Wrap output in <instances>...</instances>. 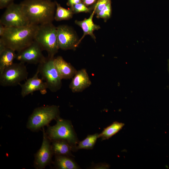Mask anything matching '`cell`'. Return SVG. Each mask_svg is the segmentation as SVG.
Segmentation results:
<instances>
[{
  "instance_id": "cell-1",
  "label": "cell",
  "mask_w": 169,
  "mask_h": 169,
  "mask_svg": "<svg viewBox=\"0 0 169 169\" xmlns=\"http://www.w3.org/2000/svg\"><path fill=\"white\" fill-rule=\"evenodd\" d=\"M30 24L40 25L52 23L56 10L55 2L50 0H24L20 3Z\"/></svg>"
},
{
  "instance_id": "cell-2",
  "label": "cell",
  "mask_w": 169,
  "mask_h": 169,
  "mask_svg": "<svg viewBox=\"0 0 169 169\" xmlns=\"http://www.w3.org/2000/svg\"><path fill=\"white\" fill-rule=\"evenodd\" d=\"M38 25L30 24L20 27H6L1 39L7 47L17 52L31 44L34 40Z\"/></svg>"
},
{
  "instance_id": "cell-3",
  "label": "cell",
  "mask_w": 169,
  "mask_h": 169,
  "mask_svg": "<svg viewBox=\"0 0 169 169\" xmlns=\"http://www.w3.org/2000/svg\"><path fill=\"white\" fill-rule=\"evenodd\" d=\"M48 57L54 58L59 49L57 38V27L52 23L38 25L34 38Z\"/></svg>"
},
{
  "instance_id": "cell-4",
  "label": "cell",
  "mask_w": 169,
  "mask_h": 169,
  "mask_svg": "<svg viewBox=\"0 0 169 169\" xmlns=\"http://www.w3.org/2000/svg\"><path fill=\"white\" fill-rule=\"evenodd\" d=\"M59 107L56 105H47L36 108L29 116L27 124V128L36 132L48 126L53 120L59 116Z\"/></svg>"
},
{
  "instance_id": "cell-5",
  "label": "cell",
  "mask_w": 169,
  "mask_h": 169,
  "mask_svg": "<svg viewBox=\"0 0 169 169\" xmlns=\"http://www.w3.org/2000/svg\"><path fill=\"white\" fill-rule=\"evenodd\" d=\"M46 133L51 141L64 140L69 142L76 150L78 141L71 122L59 116L56 119V124L52 126H48Z\"/></svg>"
},
{
  "instance_id": "cell-6",
  "label": "cell",
  "mask_w": 169,
  "mask_h": 169,
  "mask_svg": "<svg viewBox=\"0 0 169 169\" xmlns=\"http://www.w3.org/2000/svg\"><path fill=\"white\" fill-rule=\"evenodd\" d=\"M54 58L47 57L44 61L38 64L37 69L42 79L46 83L48 89L53 92L59 90L62 85V79L54 64Z\"/></svg>"
},
{
  "instance_id": "cell-7",
  "label": "cell",
  "mask_w": 169,
  "mask_h": 169,
  "mask_svg": "<svg viewBox=\"0 0 169 169\" xmlns=\"http://www.w3.org/2000/svg\"><path fill=\"white\" fill-rule=\"evenodd\" d=\"M24 64L20 62L13 63L6 68L0 74V85L3 87L15 86L27 79L28 72Z\"/></svg>"
},
{
  "instance_id": "cell-8",
  "label": "cell",
  "mask_w": 169,
  "mask_h": 169,
  "mask_svg": "<svg viewBox=\"0 0 169 169\" xmlns=\"http://www.w3.org/2000/svg\"><path fill=\"white\" fill-rule=\"evenodd\" d=\"M6 8L0 18V23L6 27H23L30 24L19 3L13 2Z\"/></svg>"
},
{
  "instance_id": "cell-9",
  "label": "cell",
  "mask_w": 169,
  "mask_h": 169,
  "mask_svg": "<svg viewBox=\"0 0 169 169\" xmlns=\"http://www.w3.org/2000/svg\"><path fill=\"white\" fill-rule=\"evenodd\" d=\"M43 140L39 149L34 155V166L36 169H42L50 164L54 155L51 144V141L48 137L44 127L43 128Z\"/></svg>"
},
{
  "instance_id": "cell-10",
  "label": "cell",
  "mask_w": 169,
  "mask_h": 169,
  "mask_svg": "<svg viewBox=\"0 0 169 169\" xmlns=\"http://www.w3.org/2000/svg\"><path fill=\"white\" fill-rule=\"evenodd\" d=\"M57 30L59 49L63 50L75 49L79 45V39L74 30L66 25L58 26Z\"/></svg>"
},
{
  "instance_id": "cell-11",
  "label": "cell",
  "mask_w": 169,
  "mask_h": 169,
  "mask_svg": "<svg viewBox=\"0 0 169 169\" xmlns=\"http://www.w3.org/2000/svg\"><path fill=\"white\" fill-rule=\"evenodd\" d=\"M43 50L35 41L28 46L16 54V59L20 62L34 64H39L46 58Z\"/></svg>"
},
{
  "instance_id": "cell-12",
  "label": "cell",
  "mask_w": 169,
  "mask_h": 169,
  "mask_svg": "<svg viewBox=\"0 0 169 169\" xmlns=\"http://www.w3.org/2000/svg\"><path fill=\"white\" fill-rule=\"evenodd\" d=\"M39 73L37 70L33 77L27 79L25 83L20 84L21 88V95L24 98L33 92L39 91L42 94L47 92V84L42 79L38 77Z\"/></svg>"
},
{
  "instance_id": "cell-13",
  "label": "cell",
  "mask_w": 169,
  "mask_h": 169,
  "mask_svg": "<svg viewBox=\"0 0 169 169\" xmlns=\"http://www.w3.org/2000/svg\"><path fill=\"white\" fill-rule=\"evenodd\" d=\"M91 84L86 69H82L77 71L72 78L69 88L73 92H79L89 87Z\"/></svg>"
},
{
  "instance_id": "cell-14",
  "label": "cell",
  "mask_w": 169,
  "mask_h": 169,
  "mask_svg": "<svg viewBox=\"0 0 169 169\" xmlns=\"http://www.w3.org/2000/svg\"><path fill=\"white\" fill-rule=\"evenodd\" d=\"M54 63L62 79L72 78L77 71L74 66L65 61L61 56L54 58Z\"/></svg>"
},
{
  "instance_id": "cell-15",
  "label": "cell",
  "mask_w": 169,
  "mask_h": 169,
  "mask_svg": "<svg viewBox=\"0 0 169 169\" xmlns=\"http://www.w3.org/2000/svg\"><path fill=\"white\" fill-rule=\"evenodd\" d=\"M95 14V11L93 10L89 18H84L82 21L75 20V23L80 27L83 32L82 36L79 40V45L86 35H90L91 37L95 41L96 37L94 34V31L100 29V27L99 25L95 24L93 22V18Z\"/></svg>"
},
{
  "instance_id": "cell-16",
  "label": "cell",
  "mask_w": 169,
  "mask_h": 169,
  "mask_svg": "<svg viewBox=\"0 0 169 169\" xmlns=\"http://www.w3.org/2000/svg\"><path fill=\"white\" fill-rule=\"evenodd\" d=\"M51 148L54 155L73 156L72 151H74L71 145L66 141L58 140L51 141Z\"/></svg>"
},
{
  "instance_id": "cell-17",
  "label": "cell",
  "mask_w": 169,
  "mask_h": 169,
  "mask_svg": "<svg viewBox=\"0 0 169 169\" xmlns=\"http://www.w3.org/2000/svg\"><path fill=\"white\" fill-rule=\"evenodd\" d=\"M54 164L58 169H77L79 167L70 156L55 155Z\"/></svg>"
},
{
  "instance_id": "cell-18",
  "label": "cell",
  "mask_w": 169,
  "mask_h": 169,
  "mask_svg": "<svg viewBox=\"0 0 169 169\" xmlns=\"http://www.w3.org/2000/svg\"><path fill=\"white\" fill-rule=\"evenodd\" d=\"M15 52L12 49L6 47L0 53V74L6 68L13 63V61L16 56Z\"/></svg>"
},
{
  "instance_id": "cell-19",
  "label": "cell",
  "mask_w": 169,
  "mask_h": 169,
  "mask_svg": "<svg viewBox=\"0 0 169 169\" xmlns=\"http://www.w3.org/2000/svg\"><path fill=\"white\" fill-rule=\"evenodd\" d=\"M124 125L123 123L115 121L104 129L99 134V138L102 140L108 139L120 131Z\"/></svg>"
},
{
  "instance_id": "cell-20",
  "label": "cell",
  "mask_w": 169,
  "mask_h": 169,
  "mask_svg": "<svg viewBox=\"0 0 169 169\" xmlns=\"http://www.w3.org/2000/svg\"><path fill=\"white\" fill-rule=\"evenodd\" d=\"M56 7L54 16V20L57 21L69 20L71 19L74 14L71 8L67 9L61 6L55 1Z\"/></svg>"
},
{
  "instance_id": "cell-21",
  "label": "cell",
  "mask_w": 169,
  "mask_h": 169,
  "mask_svg": "<svg viewBox=\"0 0 169 169\" xmlns=\"http://www.w3.org/2000/svg\"><path fill=\"white\" fill-rule=\"evenodd\" d=\"M99 136V134L98 133L88 135L84 139L78 143L76 147V150L80 149H92Z\"/></svg>"
},
{
  "instance_id": "cell-22",
  "label": "cell",
  "mask_w": 169,
  "mask_h": 169,
  "mask_svg": "<svg viewBox=\"0 0 169 169\" xmlns=\"http://www.w3.org/2000/svg\"><path fill=\"white\" fill-rule=\"evenodd\" d=\"M112 9L111 2L108 4L102 10L96 14L98 18L103 19L105 22L109 19L111 16Z\"/></svg>"
},
{
  "instance_id": "cell-23",
  "label": "cell",
  "mask_w": 169,
  "mask_h": 169,
  "mask_svg": "<svg viewBox=\"0 0 169 169\" xmlns=\"http://www.w3.org/2000/svg\"><path fill=\"white\" fill-rule=\"evenodd\" d=\"M70 8L72 10L74 14L80 13H91L92 10L91 8L87 7L82 2L73 5Z\"/></svg>"
},
{
  "instance_id": "cell-24",
  "label": "cell",
  "mask_w": 169,
  "mask_h": 169,
  "mask_svg": "<svg viewBox=\"0 0 169 169\" xmlns=\"http://www.w3.org/2000/svg\"><path fill=\"white\" fill-rule=\"evenodd\" d=\"M110 2L111 0H98L92 8L93 11H94L95 14H96Z\"/></svg>"
},
{
  "instance_id": "cell-25",
  "label": "cell",
  "mask_w": 169,
  "mask_h": 169,
  "mask_svg": "<svg viewBox=\"0 0 169 169\" xmlns=\"http://www.w3.org/2000/svg\"><path fill=\"white\" fill-rule=\"evenodd\" d=\"M14 0H0V9L6 8L8 6L13 3Z\"/></svg>"
},
{
  "instance_id": "cell-26",
  "label": "cell",
  "mask_w": 169,
  "mask_h": 169,
  "mask_svg": "<svg viewBox=\"0 0 169 169\" xmlns=\"http://www.w3.org/2000/svg\"><path fill=\"white\" fill-rule=\"evenodd\" d=\"M82 0H67L66 4L68 6L72 7L77 4L82 2Z\"/></svg>"
},
{
  "instance_id": "cell-27",
  "label": "cell",
  "mask_w": 169,
  "mask_h": 169,
  "mask_svg": "<svg viewBox=\"0 0 169 169\" xmlns=\"http://www.w3.org/2000/svg\"><path fill=\"white\" fill-rule=\"evenodd\" d=\"M109 165L105 163H100L95 165L94 169H107L109 168Z\"/></svg>"
},
{
  "instance_id": "cell-28",
  "label": "cell",
  "mask_w": 169,
  "mask_h": 169,
  "mask_svg": "<svg viewBox=\"0 0 169 169\" xmlns=\"http://www.w3.org/2000/svg\"><path fill=\"white\" fill-rule=\"evenodd\" d=\"M98 0H82L83 3L86 6H88L94 4Z\"/></svg>"
},
{
  "instance_id": "cell-29",
  "label": "cell",
  "mask_w": 169,
  "mask_h": 169,
  "mask_svg": "<svg viewBox=\"0 0 169 169\" xmlns=\"http://www.w3.org/2000/svg\"><path fill=\"white\" fill-rule=\"evenodd\" d=\"M6 47L3 41L0 39V53H2Z\"/></svg>"
},
{
  "instance_id": "cell-30",
  "label": "cell",
  "mask_w": 169,
  "mask_h": 169,
  "mask_svg": "<svg viewBox=\"0 0 169 169\" xmlns=\"http://www.w3.org/2000/svg\"><path fill=\"white\" fill-rule=\"evenodd\" d=\"M6 27L2 24L0 23V36H3L5 32Z\"/></svg>"
},
{
  "instance_id": "cell-31",
  "label": "cell",
  "mask_w": 169,
  "mask_h": 169,
  "mask_svg": "<svg viewBox=\"0 0 169 169\" xmlns=\"http://www.w3.org/2000/svg\"><path fill=\"white\" fill-rule=\"evenodd\" d=\"M167 67H168V70L169 73V59L168 60V64H167Z\"/></svg>"
},
{
  "instance_id": "cell-32",
  "label": "cell",
  "mask_w": 169,
  "mask_h": 169,
  "mask_svg": "<svg viewBox=\"0 0 169 169\" xmlns=\"http://www.w3.org/2000/svg\"></svg>"
}]
</instances>
